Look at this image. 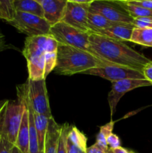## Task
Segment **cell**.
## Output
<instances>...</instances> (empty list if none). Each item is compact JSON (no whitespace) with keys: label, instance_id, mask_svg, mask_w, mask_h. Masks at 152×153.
I'll return each mask as SVG.
<instances>
[{"label":"cell","instance_id":"cb8c5ba5","mask_svg":"<svg viewBox=\"0 0 152 153\" xmlns=\"http://www.w3.org/2000/svg\"><path fill=\"white\" fill-rule=\"evenodd\" d=\"M13 1L14 0H0V19L7 22L13 20L16 13Z\"/></svg>","mask_w":152,"mask_h":153},{"label":"cell","instance_id":"5b68a950","mask_svg":"<svg viewBox=\"0 0 152 153\" xmlns=\"http://www.w3.org/2000/svg\"><path fill=\"white\" fill-rule=\"evenodd\" d=\"M0 117V137L15 145L26 106L22 101L3 102Z\"/></svg>","mask_w":152,"mask_h":153},{"label":"cell","instance_id":"ffe728a7","mask_svg":"<svg viewBox=\"0 0 152 153\" xmlns=\"http://www.w3.org/2000/svg\"><path fill=\"white\" fill-rule=\"evenodd\" d=\"M130 41L147 47H152V28H134Z\"/></svg>","mask_w":152,"mask_h":153},{"label":"cell","instance_id":"484cf974","mask_svg":"<svg viewBox=\"0 0 152 153\" xmlns=\"http://www.w3.org/2000/svg\"><path fill=\"white\" fill-rule=\"evenodd\" d=\"M71 126L68 123L61 125V135H60L59 143H58V152L57 153H67L66 152V138L67 134L70 129Z\"/></svg>","mask_w":152,"mask_h":153},{"label":"cell","instance_id":"9a60e30c","mask_svg":"<svg viewBox=\"0 0 152 153\" xmlns=\"http://www.w3.org/2000/svg\"><path fill=\"white\" fill-rule=\"evenodd\" d=\"M29 119L28 109H25L16 137L15 146L22 153H29Z\"/></svg>","mask_w":152,"mask_h":153},{"label":"cell","instance_id":"7c38bea8","mask_svg":"<svg viewBox=\"0 0 152 153\" xmlns=\"http://www.w3.org/2000/svg\"><path fill=\"white\" fill-rule=\"evenodd\" d=\"M40 3L43 10V18L51 25L61 22L66 7V0H40Z\"/></svg>","mask_w":152,"mask_h":153},{"label":"cell","instance_id":"7a4b0ae2","mask_svg":"<svg viewBox=\"0 0 152 153\" xmlns=\"http://www.w3.org/2000/svg\"><path fill=\"white\" fill-rule=\"evenodd\" d=\"M105 65L108 64L86 51L58 44L57 62L54 71L62 76H72L93 67Z\"/></svg>","mask_w":152,"mask_h":153},{"label":"cell","instance_id":"ac0fdd59","mask_svg":"<svg viewBox=\"0 0 152 153\" xmlns=\"http://www.w3.org/2000/svg\"><path fill=\"white\" fill-rule=\"evenodd\" d=\"M115 22H111L98 13L89 12L87 15V24L89 33L97 34L99 31L106 29Z\"/></svg>","mask_w":152,"mask_h":153},{"label":"cell","instance_id":"5bb4252c","mask_svg":"<svg viewBox=\"0 0 152 153\" xmlns=\"http://www.w3.org/2000/svg\"><path fill=\"white\" fill-rule=\"evenodd\" d=\"M61 131V126L57 123L53 117H51L46 132L43 153H57Z\"/></svg>","mask_w":152,"mask_h":153},{"label":"cell","instance_id":"277c9868","mask_svg":"<svg viewBox=\"0 0 152 153\" xmlns=\"http://www.w3.org/2000/svg\"><path fill=\"white\" fill-rule=\"evenodd\" d=\"M17 97L26 100L35 113L49 118L52 117L46 79L41 80L28 79L24 85L17 86Z\"/></svg>","mask_w":152,"mask_h":153},{"label":"cell","instance_id":"ab89813d","mask_svg":"<svg viewBox=\"0 0 152 153\" xmlns=\"http://www.w3.org/2000/svg\"><path fill=\"white\" fill-rule=\"evenodd\" d=\"M36 1H39V2H40V0H36Z\"/></svg>","mask_w":152,"mask_h":153},{"label":"cell","instance_id":"2e32d148","mask_svg":"<svg viewBox=\"0 0 152 153\" xmlns=\"http://www.w3.org/2000/svg\"><path fill=\"white\" fill-rule=\"evenodd\" d=\"M32 114L33 116H34V126H35L36 131H37L39 148H40V152L43 153V152H44L45 140H46V132H47L49 121L50 118L44 116V115H41L35 113L33 110Z\"/></svg>","mask_w":152,"mask_h":153},{"label":"cell","instance_id":"44dd1931","mask_svg":"<svg viewBox=\"0 0 152 153\" xmlns=\"http://www.w3.org/2000/svg\"><path fill=\"white\" fill-rule=\"evenodd\" d=\"M117 2H119L122 5V7L128 12V14L133 19L139 17H152V10H149V9L128 2H120V1H117Z\"/></svg>","mask_w":152,"mask_h":153},{"label":"cell","instance_id":"4dcf8cb0","mask_svg":"<svg viewBox=\"0 0 152 153\" xmlns=\"http://www.w3.org/2000/svg\"><path fill=\"white\" fill-rule=\"evenodd\" d=\"M142 73L144 75L145 79L149 81L152 85V61H151L145 66L142 70Z\"/></svg>","mask_w":152,"mask_h":153},{"label":"cell","instance_id":"d590c367","mask_svg":"<svg viewBox=\"0 0 152 153\" xmlns=\"http://www.w3.org/2000/svg\"><path fill=\"white\" fill-rule=\"evenodd\" d=\"M8 45L6 43L5 39L4 37L1 34H0V52H2V51L5 50L6 49H7L8 47Z\"/></svg>","mask_w":152,"mask_h":153},{"label":"cell","instance_id":"603a6c76","mask_svg":"<svg viewBox=\"0 0 152 153\" xmlns=\"http://www.w3.org/2000/svg\"><path fill=\"white\" fill-rule=\"evenodd\" d=\"M67 140L82 149L86 150L87 149V138L86 135L75 126L70 127L67 134Z\"/></svg>","mask_w":152,"mask_h":153},{"label":"cell","instance_id":"836d02e7","mask_svg":"<svg viewBox=\"0 0 152 153\" xmlns=\"http://www.w3.org/2000/svg\"><path fill=\"white\" fill-rule=\"evenodd\" d=\"M107 153H129V151H128V149L120 146V147L116 148V149L109 148Z\"/></svg>","mask_w":152,"mask_h":153},{"label":"cell","instance_id":"83f0119b","mask_svg":"<svg viewBox=\"0 0 152 153\" xmlns=\"http://www.w3.org/2000/svg\"><path fill=\"white\" fill-rule=\"evenodd\" d=\"M107 143L108 145L109 148L112 149H116V148L120 147L121 146V140L120 138L116 134L111 133L107 138Z\"/></svg>","mask_w":152,"mask_h":153},{"label":"cell","instance_id":"f546056e","mask_svg":"<svg viewBox=\"0 0 152 153\" xmlns=\"http://www.w3.org/2000/svg\"><path fill=\"white\" fill-rule=\"evenodd\" d=\"M66 152L67 153H86V149L75 146L66 138Z\"/></svg>","mask_w":152,"mask_h":153},{"label":"cell","instance_id":"6da1fadb","mask_svg":"<svg viewBox=\"0 0 152 153\" xmlns=\"http://www.w3.org/2000/svg\"><path fill=\"white\" fill-rule=\"evenodd\" d=\"M91 48L98 58L109 65H118L142 73L145 66L151 61L124 42L99 34L89 33Z\"/></svg>","mask_w":152,"mask_h":153},{"label":"cell","instance_id":"30bf717a","mask_svg":"<svg viewBox=\"0 0 152 153\" xmlns=\"http://www.w3.org/2000/svg\"><path fill=\"white\" fill-rule=\"evenodd\" d=\"M148 86H152V85L149 81L145 79H127L112 82L111 90L107 97V101L110 106L111 116L114 114L118 103L125 94L136 88Z\"/></svg>","mask_w":152,"mask_h":153},{"label":"cell","instance_id":"4316f807","mask_svg":"<svg viewBox=\"0 0 152 153\" xmlns=\"http://www.w3.org/2000/svg\"><path fill=\"white\" fill-rule=\"evenodd\" d=\"M135 28H152V17H139L134 19L132 22Z\"/></svg>","mask_w":152,"mask_h":153},{"label":"cell","instance_id":"9c48e42d","mask_svg":"<svg viewBox=\"0 0 152 153\" xmlns=\"http://www.w3.org/2000/svg\"><path fill=\"white\" fill-rule=\"evenodd\" d=\"M89 11L98 13L113 22L132 24L134 20L117 1L95 0L89 5Z\"/></svg>","mask_w":152,"mask_h":153},{"label":"cell","instance_id":"f1b7e54d","mask_svg":"<svg viewBox=\"0 0 152 153\" xmlns=\"http://www.w3.org/2000/svg\"><path fill=\"white\" fill-rule=\"evenodd\" d=\"M13 144L0 137V153H10Z\"/></svg>","mask_w":152,"mask_h":153},{"label":"cell","instance_id":"52a82bcc","mask_svg":"<svg viewBox=\"0 0 152 153\" xmlns=\"http://www.w3.org/2000/svg\"><path fill=\"white\" fill-rule=\"evenodd\" d=\"M8 23L28 37L48 35L52 27L43 17L19 11H16L13 19Z\"/></svg>","mask_w":152,"mask_h":153},{"label":"cell","instance_id":"e575fe53","mask_svg":"<svg viewBox=\"0 0 152 153\" xmlns=\"http://www.w3.org/2000/svg\"><path fill=\"white\" fill-rule=\"evenodd\" d=\"M67 2L75 3V4H91L95 0H66Z\"/></svg>","mask_w":152,"mask_h":153},{"label":"cell","instance_id":"f35d334b","mask_svg":"<svg viewBox=\"0 0 152 153\" xmlns=\"http://www.w3.org/2000/svg\"><path fill=\"white\" fill-rule=\"evenodd\" d=\"M129 151V153H137V152H136L135 151H134V150H128Z\"/></svg>","mask_w":152,"mask_h":153},{"label":"cell","instance_id":"8fae6325","mask_svg":"<svg viewBox=\"0 0 152 153\" xmlns=\"http://www.w3.org/2000/svg\"><path fill=\"white\" fill-rule=\"evenodd\" d=\"M90 4H80L67 2L61 22L72 27L89 33L87 15Z\"/></svg>","mask_w":152,"mask_h":153},{"label":"cell","instance_id":"4fadbf2b","mask_svg":"<svg viewBox=\"0 0 152 153\" xmlns=\"http://www.w3.org/2000/svg\"><path fill=\"white\" fill-rule=\"evenodd\" d=\"M133 24L115 22L106 29L99 31L96 34L107 37L119 41H130L134 28Z\"/></svg>","mask_w":152,"mask_h":153},{"label":"cell","instance_id":"3957f363","mask_svg":"<svg viewBox=\"0 0 152 153\" xmlns=\"http://www.w3.org/2000/svg\"><path fill=\"white\" fill-rule=\"evenodd\" d=\"M58 43L50 34L27 37L22 55L27 61L28 79L41 80L45 76V53L46 51H57Z\"/></svg>","mask_w":152,"mask_h":153},{"label":"cell","instance_id":"d4e9b609","mask_svg":"<svg viewBox=\"0 0 152 153\" xmlns=\"http://www.w3.org/2000/svg\"><path fill=\"white\" fill-rule=\"evenodd\" d=\"M57 51H46L45 53V76L54 70L57 62Z\"/></svg>","mask_w":152,"mask_h":153},{"label":"cell","instance_id":"1f68e13d","mask_svg":"<svg viewBox=\"0 0 152 153\" xmlns=\"http://www.w3.org/2000/svg\"><path fill=\"white\" fill-rule=\"evenodd\" d=\"M128 3L140 6V7L149 9V10H152V0H140V1H128Z\"/></svg>","mask_w":152,"mask_h":153},{"label":"cell","instance_id":"74e56055","mask_svg":"<svg viewBox=\"0 0 152 153\" xmlns=\"http://www.w3.org/2000/svg\"><path fill=\"white\" fill-rule=\"evenodd\" d=\"M103 1H120V2H128V1H140V0H103Z\"/></svg>","mask_w":152,"mask_h":153},{"label":"cell","instance_id":"e0dca14e","mask_svg":"<svg viewBox=\"0 0 152 153\" xmlns=\"http://www.w3.org/2000/svg\"><path fill=\"white\" fill-rule=\"evenodd\" d=\"M14 8L16 11L31 13L43 17V10L41 4L36 0H14Z\"/></svg>","mask_w":152,"mask_h":153},{"label":"cell","instance_id":"d6a6232c","mask_svg":"<svg viewBox=\"0 0 152 153\" xmlns=\"http://www.w3.org/2000/svg\"><path fill=\"white\" fill-rule=\"evenodd\" d=\"M86 153H107L103 149H101L96 143L92 145L86 149Z\"/></svg>","mask_w":152,"mask_h":153},{"label":"cell","instance_id":"8992f818","mask_svg":"<svg viewBox=\"0 0 152 153\" xmlns=\"http://www.w3.org/2000/svg\"><path fill=\"white\" fill-rule=\"evenodd\" d=\"M49 34L56 40L58 44L66 45L86 51L100 59L91 48L89 40V33L70 26L63 22H59L52 25Z\"/></svg>","mask_w":152,"mask_h":153},{"label":"cell","instance_id":"8d00e7d4","mask_svg":"<svg viewBox=\"0 0 152 153\" xmlns=\"http://www.w3.org/2000/svg\"><path fill=\"white\" fill-rule=\"evenodd\" d=\"M10 153H22L21 152L20 150H19V149H18L17 147H16L15 145H13V147H12L11 150H10Z\"/></svg>","mask_w":152,"mask_h":153},{"label":"cell","instance_id":"ba28073f","mask_svg":"<svg viewBox=\"0 0 152 153\" xmlns=\"http://www.w3.org/2000/svg\"><path fill=\"white\" fill-rule=\"evenodd\" d=\"M82 74L98 76L110 81L111 82L127 79H145L144 75L142 72L118 65H105L93 67L83 72Z\"/></svg>","mask_w":152,"mask_h":153},{"label":"cell","instance_id":"7402d4cb","mask_svg":"<svg viewBox=\"0 0 152 153\" xmlns=\"http://www.w3.org/2000/svg\"><path fill=\"white\" fill-rule=\"evenodd\" d=\"M115 123L113 121H110L108 123L100 127V130L98 134L96 135V143L101 149H104L106 152H107L109 147L107 143V138L111 133H113V127Z\"/></svg>","mask_w":152,"mask_h":153},{"label":"cell","instance_id":"d6986e66","mask_svg":"<svg viewBox=\"0 0 152 153\" xmlns=\"http://www.w3.org/2000/svg\"><path fill=\"white\" fill-rule=\"evenodd\" d=\"M18 100L22 101L26 106V108L28 111V119H29V132H30V140H29V153H41L40 151L37 140V131H36L35 126H34V116L32 114V109L28 104V102L21 97H18Z\"/></svg>","mask_w":152,"mask_h":153}]
</instances>
